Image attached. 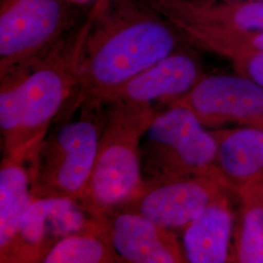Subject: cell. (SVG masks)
<instances>
[{
	"label": "cell",
	"instance_id": "obj_4",
	"mask_svg": "<svg viewBox=\"0 0 263 263\" xmlns=\"http://www.w3.org/2000/svg\"><path fill=\"white\" fill-rule=\"evenodd\" d=\"M158 109L124 101L105 105L94 170L81 202L93 215L119 207L141 187V140Z\"/></svg>",
	"mask_w": 263,
	"mask_h": 263
},
{
	"label": "cell",
	"instance_id": "obj_18",
	"mask_svg": "<svg viewBox=\"0 0 263 263\" xmlns=\"http://www.w3.org/2000/svg\"><path fill=\"white\" fill-rule=\"evenodd\" d=\"M240 194L245 206L237 236L236 259L242 263H263V179Z\"/></svg>",
	"mask_w": 263,
	"mask_h": 263
},
{
	"label": "cell",
	"instance_id": "obj_22",
	"mask_svg": "<svg viewBox=\"0 0 263 263\" xmlns=\"http://www.w3.org/2000/svg\"><path fill=\"white\" fill-rule=\"evenodd\" d=\"M243 1H254V2H263V0H243Z\"/></svg>",
	"mask_w": 263,
	"mask_h": 263
},
{
	"label": "cell",
	"instance_id": "obj_14",
	"mask_svg": "<svg viewBox=\"0 0 263 263\" xmlns=\"http://www.w3.org/2000/svg\"><path fill=\"white\" fill-rule=\"evenodd\" d=\"M233 215L228 196L211 204L182 231L186 262L223 263L230 258Z\"/></svg>",
	"mask_w": 263,
	"mask_h": 263
},
{
	"label": "cell",
	"instance_id": "obj_13",
	"mask_svg": "<svg viewBox=\"0 0 263 263\" xmlns=\"http://www.w3.org/2000/svg\"><path fill=\"white\" fill-rule=\"evenodd\" d=\"M216 168L226 185L239 193L263 179V129L244 126L213 131Z\"/></svg>",
	"mask_w": 263,
	"mask_h": 263
},
{
	"label": "cell",
	"instance_id": "obj_20",
	"mask_svg": "<svg viewBox=\"0 0 263 263\" xmlns=\"http://www.w3.org/2000/svg\"><path fill=\"white\" fill-rule=\"evenodd\" d=\"M69 4H71L76 8H89V11L104 2V0H66Z\"/></svg>",
	"mask_w": 263,
	"mask_h": 263
},
{
	"label": "cell",
	"instance_id": "obj_10",
	"mask_svg": "<svg viewBox=\"0 0 263 263\" xmlns=\"http://www.w3.org/2000/svg\"><path fill=\"white\" fill-rule=\"evenodd\" d=\"M123 262H186L175 231L138 213L111 209L94 215Z\"/></svg>",
	"mask_w": 263,
	"mask_h": 263
},
{
	"label": "cell",
	"instance_id": "obj_6",
	"mask_svg": "<svg viewBox=\"0 0 263 263\" xmlns=\"http://www.w3.org/2000/svg\"><path fill=\"white\" fill-rule=\"evenodd\" d=\"M66 0H0V76L54 47L73 29Z\"/></svg>",
	"mask_w": 263,
	"mask_h": 263
},
{
	"label": "cell",
	"instance_id": "obj_19",
	"mask_svg": "<svg viewBox=\"0 0 263 263\" xmlns=\"http://www.w3.org/2000/svg\"><path fill=\"white\" fill-rule=\"evenodd\" d=\"M238 74L263 87V54L241 57L231 61Z\"/></svg>",
	"mask_w": 263,
	"mask_h": 263
},
{
	"label": "cell",
	"instance_id": "obj_16",
	"mask_svg": "<svg viewBox=\"0 0 263 263\" xmlns=\"http://www.w3.org/2000/svg\"><path fill=\"white\" fill-rule=\"evenodd\" d=\"M175 27L194 45L230 62L241 57L263 54V30H232L191 25Z\"/></svg>",
	"mask_w": 263,
	"mask_h": 263
},
{
	"label": "cell",
	"instance_id": "obj_12",
	"mask_svg": "<svg viewBox=\"0 0 263 263\" xmlns=\"http://www.w3.org/2000/svg\"><path fill=\"white\" fill-rule=\"evenodd\" d=\"M151 2L174 26L263 30V2L243 0L191 2L152 0Z\"/></svg>",
	"mask_w": 263,
	"mask_h": 263
},
{
	"label": "cell",
	"instance_id": "obj_1",
	"mask_svg": "<svg viewBox=\"0 0 263 263\" xmlns=\"http://www.w3.org/2000/svg\"><path fill=\"white\" fill-rule=\"evenodd\" d=\"M184 36L151 2L104 0L82 23L78 88L67 110L105 106L124 85L182 46Z\"/></svg>",
	"mask_w": 263,
	"mask_h": 263
},
{
	"label": "cell",
	"instance_id": "obj_7",
	"mask_svg": "<svg viewBox=\"0 0 263 263\" xmlns=\"http://www.w3.org/2000/svg\"><path fill=\"white\" fill-rule=\"evenodd\" d=\"M226 184L209 177L143 179L121 209L138 213L172 231L183 230L211 204L228 196Z\"/></svg>",
	"mask_w": 263,
	"mask_h": 263
},
{
	"label": "cell",
	"instance_id": "obj_8",
	"mask_svg": "<svg viewBox=\"0 0 263 263\" xmlns=\"http://www.w3.org/2000/svg\"><path fill=\"white\" fill-rule=\"evenodd\" d=\"M98 224L96 216L78 201L33 196L19 230L1 263H41L61 240Z\"/></svg>",
	"mask_w": 263,
	"mask_h": 263
},
{
	"label": "cell",
	"instance_id": "obj_21",
	"mask_svg": "<svg viewBox=\"0 0 263 263\" xmlns=\"http://www.w3.org/2000/svg\"><path fill=\"white\" fill-rule=\"evenodd\" d=\"M164 1H178V2H191V1H202V0H164Z\"/></svg>",
	"mask_w": 263,
	"mask_h": 263
},
{
	"label": "cell",
	"instance_id": "obj_11",
	"mask_svg": "<svg viewBox=\"0 0 263 263\" xmlns=\"http://www.w3.org/2000/svg\"><path fill=\"white\" fill-rule=\"evenodd\" d=\"M204 76L197 56L182 47L134 77L109 103L124 101L160 109L187 94Z\"/></svg>",
	"mask_w": 263,
	"mask_h": 263
},
{
	"label": "cell",
	"instance_id": "obj_17",
	"mask_svg": "<svg viewBox=\"0 0 263 263\" xmlns=\"http://www.w3.org/2000/svg\"><path fill=\"white\" fill-rule=\"evenodd\" d=\"M117 262H123L122 259L113 250L99 220L97 226L61 240L41 260V263Z\"/></svg>",
	"mask_w": 263,
	"mask_h": 263
},
{
	"label": "cell",
	"instance_id": "obj_2",
	"mask_svg": "<svg viewBox=\"0 0 263 263\" xmlns=\"http://www.w3.org/2000/svg\"><path fill=\"white\" fill-rule=\"evenodd\" d=\"M82 25L46 53L0 76V131L4 155L31 161L78 88Z\"/></svg>",
	"mask_w": 263,
	"mask_h": 263
},
{
	"label": "cell",
	"instance_id": "obj_3",
	"mask_svg": "<svg viewBox=\"0 0 263 263\" xmlns=\"http://www.w3.org/2000/svg\"><path fill=\"white\" fill-rule=\"evenodd\" d=\"M105 106L83 104L61 114L30 161L33 196L82 202L91 179Z\"/></svg>",
	"mask_w": 263,
	"mask_h": 263
},
{
	"label": "cell",
	"instance_id": "obj_9",
	"mask_svg": "<svg viewBox=\"0 0 263 263\" xmlns=\"http://www.w3.org/2000/svg\"><path fill=\"white\" fill-rule=\"evenodd\" d=\"M170 104L186 107L206 128L238 124L263 129V87L238 73L205 74L187 94Z\"/></svg>",
	"mask_w": 263,
	"mask_h": 263
},
{
	"label": "cell",
	"instance_id": "obj_15",
	"mask_svg": "<svg viewBox=\"0 0 263 263\" xmlns=\"http://www.w3.org/2000/svg\"><path fill=\"white\" fill-rule=\"evenodd\" d=\"M30 162L3 155L0 165V254L12 244L33 198Z\"/></svg>",
	"mask_w": 263,
	"mask_h": 263
},
{
	"label": "cell",
	"instance_id": "obj_5",
	"mask_svg": "<svg viewBox=\"0 0 263 263\" xmlns=\"http://www.w3.org/2000/svg\"><path fill=\"white\" fill-rule=\"evenodd\" d=\"M216 153L213 131L186 107L170 104L158 109L142 137L143 179L209 177L226 184L216 168Z\"/></svg>",
	"mask_w": 263,
	"mask_h": 263
}]
</instances>
